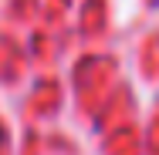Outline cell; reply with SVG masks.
I'll return each instance as SVG.
<instances>
[{"label": "cell", "mask_w": 159, "mask_h": 155, "mask_svg": "<svg viewBox=\"0 0 159 155\" xmlns=\"http://www.w3.org/2000/svg\"><path fill=\"white\" fill-rule=\"evenodd\" d=\"M0 142H3V128H0Z\"/></svg>", "instance_id": "obj_1"}]
</instances>
